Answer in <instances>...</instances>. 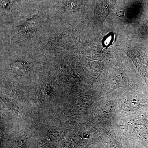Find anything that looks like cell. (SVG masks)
Wrapping results in <instances>:
<instances>
[{"label":"cell","mask_w":148,"mask_h":148,"mask_svg":"<svg viewBox=\"0 0 148 148\" xmlns=\"http://www.w3.org/2000/svg\"><path fill=\"white\" fill-rule=\"evenodd\" d=\"M11 69L13 73L19 76L23 75L26 71L25 64L21 61H16L11 66Z\"/></svg>","instance_id":"2"},{"label":"cell","mask_w":148,"mask_h":148,"mask_svg":"<svg viewBox=\"0 0 148 148\" xmlns=\"http://www.w3.org/2000/svg\"><path fill=\"white\" fill-rule=\"evenodd\" d=\"M38 19L36 18H33L27 20L22 25L18 26L16 28V31L18 32H29L36 27L38 24Z\"/></svg>","instance_id":"1"}]
</instances>
